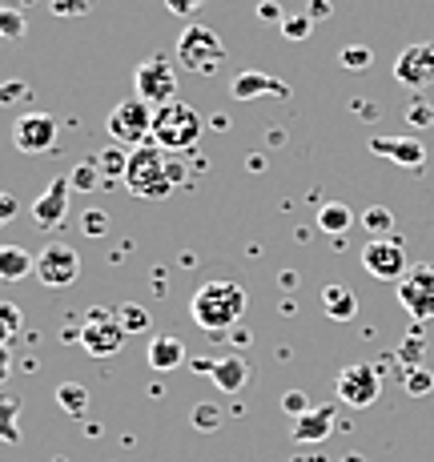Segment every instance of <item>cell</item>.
<instances>
[{"label":"cell","instance_id":"d4e9b609","mask_svg":"<svg viewBox=\"0 0 434 462\" xmlns=\"http://www.w3.org/2000/svg\"><path fill=\"white\" fill-rule=\"evenodd\" d=\"M93 162H97V169H101L105 177H125V169H129V149L113 141V145H105L101 153L93 157Z\"/></svg>","mask_w":434,"mask_h":462},{"label":"cell","instance_id":"5bb4252c","mask_svg":"<svg viewBox=\"0 0 434 462\" xmlns=\"http://www.w3.org/2000/svg\"><path fill=\"white\" fill-rule=\"evenodd\" d=\"M69 193H73V181H69V177H52L49 189L32 201V221H37L41 229H57L60 221L69 217Z\"/></svg>","mask_w":434,"mask_h":462},{"label":"cell","instance_id":"3957f363","mask_svg":"<svg viewBox=\"0 0 434 462\" xmlns=\"http://www.w3.org/2000/svg\"><path fill=\"white\" fill-rule=\"evenodd\" d=\"M201 129H206L201 113L185 101H170V105H157L153 109V145L173 157L198 145Z\"/></svg>","mask_w":434,"mask_h":462},{"label":"cell","instance_id":"52a82bcc","mask_svg":"<svg viewBox=\"0 0 434 462\" xmlns=\"http://www.w3.org/2000/svg\"><path fill=\"white\" fill-rule=\"evenodd\" d=\"M133 85H137L141 101H149L153 109L157 105H170V101H177V65L165 57V52H153V57H145L137 65Z\"/></svg>","mask_w":434,"mask_h":462},{"label":"cell","instance_id":"83f0119b","mask_svg":"<svg viewBox=\"0 0 434 462\" xmlns=\"http://www.w3.org/2000/svg\"><path fill=\"white\" fill-rule=\"evenodd\" d=\"M402 386H406V394H414V398L430 394V390H434V370H427V366H411V370L402 374Z\"/></svg>","mask_w":434,"mask_h":462},{"label":"cell","instance_id":"ffe728a7","mask_svg":"<svg viewBox=\"0 0 434 462\" xmlns=\"http://www.w3.org/2000/svg\"><path fill=\"white\" fill-rule=\"evenodd\" d=\"M209 378H214V386L221 394H237V390H245V382H250V366H245L242 358H217Z\"/></svg>","mask_w":434,"mask_h":462},{"label":"cell","instance_id":"6da1fadb","mask_svg":"<svg viewBox=\"0 0 434 462\" xmlns=\"http://www.w3.org/2000/svg\"><path fill=\"white\" fill-rule=\"evenodd\" d=\"M125 189L133 198H145V201H162L177 189V181H185V169L173 162V153L157 149L153 141L145 145L129 149V169H125Z\"/></svg>","mask_w":434,"mask_h":462},{"label":"cell","instance_id":"e575fe53","mask_svg":"<svg viewBox=\"0 0 434 462\" xmlns=\"http://www.w3.org/2000/svg\"><path fill=\"white\" fill-rule=\"evenodd\" d=\"M342 65L354 69V73H358V69H370L374 65V52H370L366 44H350V49H342Z\"/></svg>","mask_w":434,"mask_h":462},{"label":"cell","instance_id":"ee69618b","mask_svg":"<svg viewBox=\"0 0 434 462\" xmlns=\"http://www.w3.org/2000/svg\"><path fill=\"white\" fill-rule=\"evenodd\" d=\"M314 16H330V0H314Z\"/></svg>","mask_w":434,"mask_h":462},{"label":"cell","instance_id":"60d3db41","mask_svg":"<svg viewBox=\"0 0 434 462\" xmlns=\"http://www.w3.org/2000/svg\"><path fill=\"white\" fill-rule=\"evenodd\" d=\"M21 97H24V85H21V81L0 85V101H21Z\"/></svg>","mask_w":434,"mask_h":462},{"label":"cell","instance_id":"7a4b0ae2","mask_svg":"<svg viewBox=\"0 0 434 462\" xmlns=\"http://www.w3.org/2000/svg\"><path fill=\"white\" fill-rule=\"evenodd\" d=\"M245 314V290L229 278H214L206 286H198V294L189 301V318L206 334H229Z\"/></svg>","mask_w":434,"mask_h":462},{"label":"cell","instance_id":"9a60e30c","mask_svg":"<svg viewBox=\"0 0 434 462\" xmlns=\"http://www.w3.org/2000/svg\"><path fill=\"white\" fill-rule=\"evenodd\" d=\"M370 153L386 157V162L402 165V169H422L427 165V149L419 137H374L370 141Z\"/></svg>","mask_w":434,"mask_h":462},{"label":"cell","instance_id":"8d00e7d4","mask_svg":"<svg viewBox=\"0 0 434 462\" xmlns=\"http://www.w3.org/2000/svg\"><path fill=\"white\" fill-rule=\"evenodd\" d=\"M81 229L88 237H101L105 229H109V213H101V209H88L85 217H81Z\"/></svg>","mask_w":434,"mask_h":462},{"label":"cell","instance_id":"5b68a950","mask_svg":"<svg viewBox=\"0 0 434 462\" xmlns=\"http://www.w3.org/2000/svg\"><path fill=\"white\" fill-rule=\"evenodd\" d=\"M109 137L117 141V145H145V141H153V105L141 101V97H125V101L117 105V109L109 113Z\"/></svg>","mask_w":434,"mask_h":462},{"label":"cell","instance_id":"f35d334b","mask_svg":"<svg viewBox=\"0 0 434 462\" xmlns=\"http://www.w3.org/2000/svg\"><path fill=\"white\" fill-rule=\"evenodd\" d=\"M16 209H21V201H16L8 189H0V226H8V221L16 217Z\"/></svg>","mask_w":434,"mask_h":462},{"label":"cell","instance_id":"ab89813d","mask_svg":"<svg viewBox=\"0 0 434 462\" xmlns=\"http://www.w3.org/2000/svg\"><path fill=\"white\" fill-rule=\"evenodd\" d=\"M406 121H411V125H434V109L430 105H411V113H406Z\"/></svg>","mask_w":434,"mask_h":462},{"label":"cell","instance_id":"cb8c5ba5","mask_svg":"<svg viewBox=\"0 0 434 462\" xmlns=\"http://www.w3.org/2000/svg\"><path fill=\"white\" fill-rule=\"evenodd\" d=\"M0 442L8 447L21 442V402L16 398H0Z\"/></svg>","mask_w":434,"mask_h":462},{"label":"cell","instance_id":"f6af8a7d","mask_svg":"<svg viewBox=\"0 0 434 462\" xmlns=\"http://www.w3.org/2000/svg\"><path fill=\"white\" fill-rule=\"evenodd\" d=\"M342 462H366V458H362V455H346V458H342Z\"/></svg>","mask_w":434,"mask_h":462},{"label":"cell","instance_id":"7c38bea8","mask_svg":"<svg viewBox=\"0 0 434 462\" xmlns=\"http://www.w3.org/2000/svg\"><path fill=\"white\" fill-rule=\"evenodd\" d=\"M394 81L411 93H422L427 85H434V41L422 44H406L394 60Z\"/></svg>","mask_w":434,"mask_h":462},{"label":"cell","instance_id":"4316f807","mask_svg":"<svg viewBox=\"0 0 434 462\" xmlns=\"http://www.w3.org/2000/svg\"><path fill=\"white\" fill-rule=\"evenodd\" d=\"M362 226H366L374 237H391V229H394V213L386 209V206H370L366 213H362Z\"/></svg>","mask_w":434,"mask_h":462},{"label":"cell","instance_id":"8fae6325","mask_svg":"<svg viewBox=\"0 0 434 462\" xmlns=\"http://www.w3.org/2000/svg\"><path fill=\"white\" fill-rule=\"evenodd\" d=\"M398 301L411 318H434V262H419L406 270V278L398 282Z\"/></svg>","mask_w":434,"mask_h":462},{"label":"cell","instance_id":"277c9868","mask_svg":"<svg viewBox=\"0 0 434 462\" xmlns=\"http://www.w3.org/2000/svg\"><path fill=\"white\" fill-rule=\"evenodd\" d=\"M177 65L189 69V73H201V77L217 73V69L226 65V41H221V32L193 21L189 29L177 37Z\"/></svg>","mask_w":434,"mask_h":462},{"label":"cell","instance_id":"44dd1931","mask_svg":"<svg viewBox=\"0 0 434 462\" xmlns=\"http://www.w3.org/2000/svg\"><path fill=\"white\" fill-rule=\"evenodd\" d=\"M322 306H326V318H334V322H350V318L358 314V294H354L350 286H326Z\"/></svg>","mask_w":434,"mask_h":462},{"label":"cell","instance_id":"836d02e7","mask_svg":"<svg viewBox=\"0 0 434 462\" xmlns=\"http://www.w3.org/2000/svg\"><path fill=\"white\" fill-rule=\"evenodd\" d=\"M121 314V322H125V330H149V310L145 306H137V301H129V306H121L117 310Z\"/></svg>","mask_w":434,"mask_h":462},{"label":"cell","instance_id":"4dcf8cb0","mask_svg":"<svg viewBox=\"0 0 434 462\" xmlns=\"http://www.w3.org/2000/svg\"><path fill=\"white\" fill-rule=\"evenodd\" d=\"M309 29H314V16H306V13L282 16V37H286V41H306Z\"/></svg>","mask_w":434,"mask_h":462},{"label":"cell","instance_id":"7bdbcfd3","mask_svg":"<svg viewBox=\"0 0 434 462\" xmlns=\"http://www.w3.org/2000/svg\"><path fill=\"white\" fill-rule=\"evenodd\" d=\"M234 342H237V346H250L254 337H250V330H242V326H234Z\"/></svg>","mask_w":434,"mask_h":462},{"label":"cell","instance_id":"d6a6232c","mask_svg":"<svg viewBox=\"0 0 434 462\" xmlns=\"http://www.w3.org/2000/svg\"><path fill=\"white\" fill-rule=\"evenodd\" d=\"M24 29H29V21L16 8H0V37L16 41V37H24Z\"/></svg>","mask_w":434,"mask_h":462},{"label":"cell","instance_id":"8992f818","mask_svg":"<svg viewBox=\"0 0 434 462\" xmlns=\"http://www.w3.org/2000/svg\"><path fill=\"white\" fill-rule=\"evenodd\" d=\"M125 322H121L117 310H88L85 322H81V346L85 354H93V358H113V354L125 346Z\"/></svg>","mask_w":434,"mask_h":462},{"label":"cell","instance_id":"f546056e","mask_svg":"<svg viewBox=\"0 0 434 462\" xmlns=\"http://www.w3.org/2000/svg\"><path fill=\"white\" fill-rule=\"evenodd\" d=\"M101 169H97V162H81L73 169V173H69V181H73V189H81V193H93L97 185H101Z\"/></svg>","mask_w":434,"mask_h":462},{"label":"cell","instance_id":"bcb514c9","mask_svg":"<svg viewBox=\"0 0 434 462\" xmlns=\"http://www.w3.org/2000/svg\"><path fill=\"white\" fill-rule=\"evenodd\" d=\"M0 8H5V0H0Z\"/></svg>","mask_w":434,"mask_h":462},{"label":"cell","instance_id":"484cf974","mask_svg":"<svg viewBox=\"0 0 434 462\" xmlns=\"http://www.w3.org/2000/svg\"><path fill=\"white\" fill-rule=\"evenodd\" d=\"M21 326H24L21 310H16L13 301H0V346L16 342V334H21Z\"/></svg>","mask_w":434,"mask_h":462},{"label":"cell","instance_id":"4fadbf2b","mask_svg":"<svg viewBox=\"0 0 434 462\" xmlns=\"http://www.w3.org/2000/svg\"><path fill=\"white\" fill-rule=\"evenodd\" d=\"M60 137V125L52 113H21L13 125V145L21 153H52Z\"/></svg>","mask_w":434,"mask_h":462},{"label":"cell","instance_id":"30bf717a","mask_svg":"<svg viewBox=\"0 0 434 462\" xmlns=\"http://www.w3.org/2000/svg\"><path fill=\"white\" fill-rule=\"evenodd\" d=\"M81 278V254L65 242H52L37 254V282H44L49 290H65Z\"/></svg>","mask_w":434,"mask_h":462},{"label":"cell","instance_id":"74e56055","mask_svg":"<svg viewBox=\"0 0 434 462\" xmlns=\"http://www.w3.org/2000/svg\"><path fill=\"white\" fill-rule=\"evenodd\" d=\"M201 5H206V0H165V8H170L173 16H198Z\"/></svg>","mask_w":434,"mask_h":462},{"label":"cell","instance_id":"d6986e66","mask_svg":"<svg viewBox=\"0 0 434 462\" xmlns=\"http://www.w3.org/2000/svg\"><path fill=\"white\" fill-rule=\"evenodd\" d=\"M37 270V257L24 245H0V282H24Z\"/></svg>","mask_w":434,"mask_h":462},{"label":"cell","instance_id":"9c48e42d","mask_svg":"<svg viewBox=\"0 0 434 462\" xmlns=\"http://www.w3.org/2000/svg\"><path fill=\"white\" fill-rule=\"evenodd\" d=\"M334 394H338L346 406H354V411H366V406H374L378 394H383V374H378L370 362L342 366L338 382H334Z\"/></svg>","mask_w":434,"mask_h":462},{"label":"cell","instance_id":"603a6c76","mask_svg":"<svg viewBox=\"0 0 434 462\" xmlns=\"http://www.w3.org/2000/svg\"><path fill=\"white\" fill-rule=\"evenodd\" d=\"M57 406L65 414H73V419H81V414L88 411V390L81 386V382H60L57 386Z\"/></svg>","mask_w":434,"mask_h":462},{"label":"cell","instance_id":"d590c367","mask_svg":"<svg viewBox=\"0 0 434 462\" xmlns=\"http://www.w3.org/2000/svg\"><path fill=\"white\" fill-rule=\"evenodd\" d=\"M282 411H286L290 419H298V414L309 411V398L302 394V390H286V394H282Z\"/></svg>","mask_w":434,"mask_h":462},{"label":"cell","instance_id":"1f68e13d","mask_svg":"<svg viewBox=\"0 0 434 462\" xmlns=\"http://www.w3.org/2000/svg\"><path fill=\"white\" fill-rule=\"evenodd\" d=\"M189 422L198 426V430H217L221 426V406L217 402H198L189 414Z\"/></svg>","mask_w":434,"mask_h":462},{"label":"cell","instance_id":"ba28073f","mask_svg":"<svg viewBox=\"0 0 434 462\" xmlns=\"http://www.w3.org/2000/svg\"><path fill=\"white\" fill-rule=\"evenodd\" d=\"M362 270L370 273V278L378 282H402L406 270H411V262H406V245L398 242V237H370L366 245H362Z\"/></svg>","mask_w":434,"mask_h":462},{"label":"cell","instance_id":"ac0fdd59","mask_svg":"<svg viewBox=\"0 0 434 462\" xmlns=\"http://www.w3.org/2000/svg\"><path fill=\"white\" fill-rule=\"evenodd\" d=\"M334 430V406H309L294 419V442H322Z\"/></svg>","mask_w":434,"mask_h":462},{"label":"cell","instance_id":"f1b7e54d","mask_svg":"<svg viewBox=\"0 0 434 462\" xmlns=\"http://www.w3.org/2000/svg\"><path fill=\"white\" fill-rule=\"evenodd\" d=\"M422 354H427V337H419V334H406L402 346H398V362H402L406 370L422 366Z\"/></svg>","mask_w":434,"mask_h":462},{"label":"cell","instance_id":"7402d4cb","mask_svg":"<svg viewBox=\"0 0 434 462\" xmlns=\"http://www.w3.org/2000/svg\"><path fill=\"white\" fill-rule=\"evenodd\" d=\"M318 226H322L326 234L342 237V234H346V229L354 226V209L342 206V201H326V206L318 209Z\"/></svg>","mask_w":434,"mask_h":462},{"label":"cell","instance_id":"b9f144b4","mask_svg":"<svg viewBox=\"0 0 434 462\" xmlns=\"http://www.w3.org/2000/svg\"><path fill=\"white\" fill-rule=\"evenodd\" d=\"M8 370H13V358H8V346H0V382H8Z\"/></svg>","mask_w":434,"mask_h":462},{"label":"cell","instance_id":"e0dca14e","mask_svg":"<svg viewBox=\"0 0 434 462\" xmlns=\"http://www.w3.org/2000/svg\"><path fill=\"white\" fill-rule=\"evenodd\" d=\"M145 358H149V370L170 374V370H177L185 362V346H181V337H173V334H153Z\"/></svg>","mask_w":434,"mask_h":462},{"label":"cell","instance_id":"2e32d148","mask_svg":"<svg viewBox=\"0 0 434 462\" xmlns=\"http://www.w3.org/2000/svg\"><path fill=\"white\" fill-rule=\"evenodd\" d=\"M229 93H234L237 101H254V97H290V88H286V81H282V77H273V73H258V69H250V73L237 77Z\"/></svg>","mask_w":434,"mask_h":462}]
</instances>
